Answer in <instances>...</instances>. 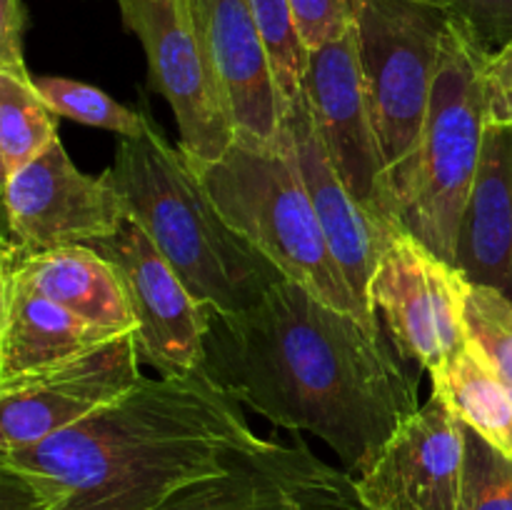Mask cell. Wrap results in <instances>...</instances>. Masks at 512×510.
Here are the masks:
<instances>
[{
  "instance_id": "obj_3",
  "label": "cell",
  "mask_w": 512,
  "mask_h": 510,
  "mask_svg": "<svg viewBox=\"0 0 512 510\" xmlns=\"http://www.w3.org/2000/svg\"><path fill=\"white\" fill-rule=\"evenodd\" d=\"M105 175L128 218L215 315L243 313L285 280L223 218L183 150L173 148L158 125L140 138H120Z\"/></svg>"
},
{
  "instance_id": "obj_9",
  "label": "cell",
  "mask_w": 512,
  "mask_h": 510,
  "mask_svg": "<svg viewBox=\"0 0 512 510\" xmlns=\"http://www.w3.org/2000/svg\"><path fill=\"white\" fill-rule=\"evenodd\" d=\"M468 278L410 233L395 235L370 283V303L403 360L428 373L465 345Z\"/></svg>"
},
{
  "instance_id": "obj_8",
  "label": "cell",
  "mask_w": 512,
  "mask_h": 510,
  "mask_svg": "<svg viewBox=\"0 0 512 510\" xmlns=\"http://www.w3.org/2000/svg\"><path fill=\"white\" fill-rule=\"evenodd\" d=\"M303 90L320 140L345 188L385 230L405 233L365 90L355 25L340 38L310 50Z\"/></svg>"
},
{
  "instance_id": "obj_17",
  "label": "cell",
  "mask_w": 512,
  "mask_h": 510,
  "mask_svg": "<svg viewBox=\"0 0 512 510\" xmlns=\"http://www.w3.org/2000/svg\"><path fill=\"white\" fill-rule=\"evenodd\" d=\"M0 275L100 328L135 333L133 310L118 273L90 245L28 248L3 238Z\"/></svg>"
},
{
  "instance_id": "obj_6",
  "label": "cell",
  "mask_w": 512,
  "mask_h": 510,
  "mask_svg": "<svg viewBox=\"0 0 512 510\" xmlns=\"http://www.w3.org/2000/svg\"><path fill=\"white\" fill-rule=\"evenodd\" d=\"M453 15L428 0H363L358 53L390 180L413 155L428 118Z\"/></svg>"
},
{
  "instance_id": "obj_18",
  "label": "cell",
  "mask_w": 512,
  "mask_h": 510,
  "mask_svg": "<svg viewBox=\"0 0 512 510\" xmlns=\"http://www.w3.org/2000/svg\"><path fill=\"white\" fill-rule=\"evenodd\" d=\"M118 335L0 275V388L60 368Z\"/></svg>"
},
{
  "instance_id": "obj_29",
  "label": "cell",
  "mask_w": 512,
  "mask_h": 510,
  "mask_svg": "<svg viewBox=\"0 0 512 510\" xmlns=\"http://www.w3.org/2000/svg\"><path fill=\"white\" fill-rule=\"evenodd\" d=\"M25 25L23 0H0V70H28L23 58Z\"/></svg>"
},
{
  "instance_id": "obj_14",
  "label": "cell",
  "mask_w": 512,
  "mask_h": 510,
  "mask_svg": "<svg viewBox=\"0 0 512 510\" xmlns=\"http://www.w3.org/2000/svg\"><path fill=\"white\" fill-rule=\"evenodd\" d=\"M468 425L430 395L355 478L363 510H458Z\"/></svg>"
},
{
  "instance_id": "obj_4",
  "label": "cell",
  "mask_w": 512,
  "mask_h": 510,
  "mask_svg": "<svg viewBox=\"0 0 512 510\" xmlns=\"http://www.w3.org/2000/svg\"><path fill=\"white\" fill-rule=\"evenodd\" d=\"M188 163L223 218L258 248L285 280L303 285L323 303L358 315L370 328L383 330L380 320L355 300L330 253L285 123L275 145L235 138L218 160Z\"/></svg>"
},
{
  "instance_id": "obj_5",
  "label": "cell",
  "mask_w": 512,
  "mask_h": 510,
  "mask_svg": "<svg viewBox=\"0 0 512 510\" xmlns=\"http://www.w3.org/2000/svg\"><path fill=\"white\" fill-rule=\"evenodd\" d=\"M490 50L453 18L445 33L428 118L413 155L393 173L405 233L455 265L460 223L488 130Z\"/></svg>"
},
{
  "instance_id": "obj_12",
  "label": "cell",
  "mask_w": 512,
  "mask_h": 510,
  "mask_svg": "<svg viewBox=\"0 0 512 510\" xmlns=\"http://www.w3.org/2000/svg\"><path fill=\"white\" fill-rule=\"evenodd\" d=\"M8 235L28 248L93 245L118 233L128 218L108 175L75 168L60 138L43 155L5 178Z\"/></svg>"
},
{
  "instance_id": "obj_13",
  "label": "cell",
  "mask_w": 512,
  "mask_h": 510,
  "mask_svg": "<svg viewBox=\"0 0 512 510\" xmlns=\"http://www.w3.org/2000/svg\"><path fill=\"white\" fill-rule=\"evenodd\" d=\"M143 378L135 335L123 333L60 368L0 388V453L83 423Z\"/></svg>"
},
{
  "instance_id": "obj_10",
  "label": "cell",
  "mask_w": 512,
  "mask_h": 510,
  "mask_svg": "<svg viewBox=\"0 0 512 510\" xmlns=\"http://www.w3.org/2000/svg\"><path fill=\"white\" fill-rule=\"evenodd\" d=\"M90 248L113 265L123 283L135 318L140 363L158 370L160 378H178L203 368L213 310L193 298L145 230L133 218H125L118 233Z\"/></svg>"
},
{
  "instance_id": "obj_24",
  "label": "cell",
  "mask_w": 512,
  "mask_h": 510,
  "mask_svg": "<svg viewBox=\"0 0 512 510\" xmlns=\"http://www.w3.org/2000/svg\"><path fill=\"white\" fill-rule=\"evenodd\" d=\"M263 33L275 68V80L285 103H293L303 93V80L308 73L310 50L305 48L295 28L290 0H245Z\"/></svg>"
},
{
  "instance_id": "obj_22",
  "label": "cell",
  "mask_w": 512,
  "mask_h": 510,
  "mask_svg": "<svg viewBox=\"0 0 512 510\" xmlns=\"http://www.w3.org/2000/svg\"><path fill=\"white\" fill-rule=\"evenodd\" d=\"M35 88L40 90L45 103L53 108L58 118L75 120L90 128H103L118 133L120 138H140L155 128L153 118L140 110L125 108L123 103L110 98L105 90L80 80L60 78V75H38Z\"/></svg>"
},
{
  "instance_id": "obj_28",
  "label": "cell",
  "mask_w": 512,
  "mask_h": 510,
  "mask_svg": "<svg viewBox=\"0 0 512 510\" xmlns=\"http://www.w3.org/2000/svg\"><path fill=\"white\" fill-rule=\"evenodd\" d=\"M490 123L512 128V43L490 55L485 68Z\"/></svg>"
},
{
  "instance_id": "obj_20",
  "label": "cell",
  "mask_w": 512,
  "mask_h": 510,
  "mask_svg": "<svg viewBox=\"0 0 512 510\" xmlns=\"http://www.w3.org/2000/svg\"><path fill=\"white\" fill-rule=\"evenodd\" d=\"M430 378L433 393L470 430L512 458V393L468 340Z\"/></svg>"
},
{
  "instance_id": "obj_21",
  "label": "cell",
  "mask_w": 512,
  "mask_h": 510,
  "mask_svg": "<svg viewBox=\"0 0 512 510\" xmlns=\"http://www.w3.org/2000/svg\"><path fill=\"white\" fill-rule=\"evenodd\" d=\"M58 115L28 70H0V168L3 180L58 140Z\"/></svg>"
},
{
  "instance_id": "obj_11",
  "label": "cell",
  "mask_w": 512,
  "mask_h": 510,
  "mask_svg": "<svg viewBox=\"0 0 512 510\" xmlns=\"http://www.w3.org/2000/svg\"><path fill=\"white\" fill-rule=\"evenodd\" d=\"M153 510H363L355 478L320 460L300 435L265 440L223 473L183 485Z\"/></svg>"
},
{
  "instance_id": "obj_16",
  "label": "cell",
  "mask_w": 512,
  "mask_h": 510,
  "mask_svg": "<svg viewBox=\"0 0 512 510\" xmlns=\"http://www.w3.org/2000/svg\"><path fill=\"white\" fill-rule=\"evenodd\" d=\"M285 130H288L300 175L308 185L315 213L323 225L330 253L343 270L355 300L373 318H378L373 303H370V283H373L375 270H378L380 260H383L385 250L393 243L395 235L385 230L338 178L328 158V150L320 140L305 90L288 105Z\"/></svg>"
},
{
  "instance_id": "obj_25",
  "label": "cell",
  "mask_w": 512,
  "mask_h": 510,
  "mask_svg": "<svg viewBox=\"0 0 512 510\" xmlns=\"http://www.w3.org/2000/svg\"><path fill=\"white\" fill-rule=\"evenodd\" d=\"M458 510H512V458L470 428Z\"/></svg>"
},
{
  "instance_id": "obj_1",
  "label": "cell",
  "mask_w": 512,
  "mask_h": 510,
  "mask_svg": "<svg viewBox=\"0 0 512 510\" xmlns=\"http://www.w3.org/2000/svg\"><path fill=\"white\" fill-rule=\"evenodd\" d=\"M203 368L270 423L318 435L358 475L420 408L418 378L383 330L293 280L243 313H213Z\"/></svg>"
},
{
  "instance_id": "obj_2",
  "label": "cell",
  "mask_w": 512,
  "mask_h": 510,
  "mask_svg": "<svg viewBox=\"0 0 512 510\" xmlns=\"http://www.w3.org/2000/svg\"><path fill=\"white\" fill-rule=\"evenodd\" d=\"M263 445L205 368L143 378L83 423L0 453V510H153Z\"/></svg>"
},
{
  "instance_id": "obj_19",
  "label": "cell",
  "mask_w": 512,
  "mask_h": 510,
  "mask_svg": "<svg viewBox=\"0 0 512 510\" xmlns=\"http://www.w3.org/2000/svg\"><path fill=\"white\" fill-rule=\"evenodd\" d=\"M455 268L468 283L512 300V128L490 123L478 175L455 245Z\"/></svg>"
},
{
  "instance_id": "obj_26",
  "label": "cell",
  "mask_w": 512,
  "mask_h": 510,
  "mask_svg": "<svg viewBox=\"0 0 512 510\" xmlns=\"http://www.w3.org/2000/svg\"><path fill=\"white\" fill-rule=\"evenodd\" d=\"M363 0H290L295 28L305 48L315 50L358 23Z\"/></svg>"
},
{
  "instance_id": "obj_23",
  "label": "cell",
  "mask_w": 512,
  "mask_h": 510,
  "mask_svg": "<svg viewBox=\"0 0 512 510\" xmlns=\"http://www.w3.org/2000/svg\"><path fill=\"white\" fill-rule=\"evenodd\" d=\"M465 335L512 393V300L508 295L470 283Z\"/></svg>"
},
{
  "instance_id": "obj_27",
  "label": "cell",
  "mask_w": 512,
  "mask_h": 510,
  "mask_svg": "<svg viewBox=\"0 0 512 510\" xmlns=\"http://www.w3.org/2000/svg\"><path fill=\"white\" fill-rule=\"evenodd\" d=\"M468 25L475 38L498 53L512 43V0H428Z\"/></svg>"
},
{
  "instance_id": "obj_7",
  "label": "cell",
  "mask_w": 512,
  "mask_h": 510,
  "mask_svg": "<svg viewBox=\"0 0 512 510\" xmlns=\"http://www.w3.org/2000/svg\"><path fill=\"white\" fill-rule=\"evenodd\" d=\"M118 5L125 28L148 55L150 83L173 110L185 158L218 160L235 140V125L190 3L118 0Z\"/></svg>"
},
{
  "instance_id": "obj_15",
  "label": "cell",
  "mask_w": 512,
  "mask_h": 510,
  "mask_svg": "<svg viewBox=\"0 0 512 510\" xmlns=\"http://www.w3.org/2000/svg\"><path fill=\"white\" fill-rule=\"evenodd\" d=\"M195 25L228 100L235 138L275 145L285 103L263 33L245 0H188Z\"/></svg>"
}]
</instances>
